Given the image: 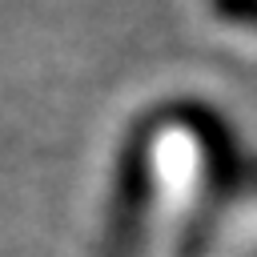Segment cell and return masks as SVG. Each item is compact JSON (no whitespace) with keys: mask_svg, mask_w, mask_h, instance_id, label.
Segmentation results:
<instances>
[{"mask_svg":"<svg viewBox=\"0 0 257 257\" xmlns=\"http://www.w3.org/2000/svg\"><path fill=\"white\" fill-rule=\"evenodd\" d=\"M209 12H213L221 24L253 28V32H257V0H209Z\"/></svg>","mask_w":257,"mask_h":257,"instance_id":"1","label":"cell"}]
</instances>
